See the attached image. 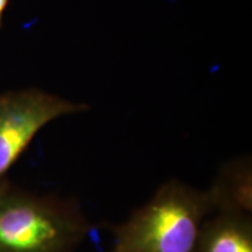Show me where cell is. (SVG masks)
I'll list each match as a JSON object with an SVG mask.
<instances>
[{"mask_svg": "<svg viewBox=\"0 0 252 252\" xmlns=\"http://www.w3.org/2000/svg\"><path fill=\"white\" fill-rule=\"evenodd\" d=\"M214 212L209 188L171 179L127 220L105 226L117 252H198L203 224Z\"/></svg>", "mask_w": 252, "mask_h": 252, "instance_id": "obj_1", "label": "cell"}, {"mask_svg": "<svg viewBox=\"0 0 252 252\" xmlns=\"http://www.w3.org/2000/svg\"><path fill=\"white\" fill-rule=\"evenodd\" d=\"M93 228L74 198L0 186V252H74Z\"/></svg>", "mask_w": 252, "mask_h": 252, "instance_id": "obj_2", "label": "cell"}, {"mask_svg": "<svg viewBox=\"0 0 252 252\" xmlns=\"http://www.w3.org/2000/svg\"><path fill=\"white\" fill-rule=\"evenodd\" d=\"M87 110L89 105L86 103L72 102L33 88L0 94V186L47 124Z\"/></svg>", "mask_w": 252, "mask_h": 252, "instance_id": "obj_3", "label": "cell"}, {"mask_svg": "<svg viewBox=\"0 0 252 252\" xmlns=\"http://www.w3.org/2000/svg\"><path fill=\"white\" fill-rule=\"evenodd\" d=\"M198 252H252L251 214L214 212L203 224Z\"/></svg>", "mask_w": 252, "mask_h": 252, "instance_id": "obj_4", "label": "cell"}, {"mask_svg": "<svg viewBox=\"0 0 252 252\" xmlns=\"http://www.w3.org/2000/svg\"><path fill=\"white\" fill-rule=\"evenodd\" d=\"M216 210L252 214V167L248 158L236 159L220 168L209 187Z\"/></svg>", "mask_w": 252, "mask_h": 252, "instance_id": "obj_5", "label": "cell"}, {"mask_svg": "<svg viewBox=\"0 0 252 252\" xmlns=\"http://www.w3.org/2000/svg\"><path fill=\"white\" fill-rule=\"evenodd\" d=\"M9 0H0V28L2 26V19H4V13L7 7Z\"/></svg>", "mask_w": 252, "mask_h": 252, "instance_id": "obj_6", "label": "cell"}, {"mask_svg": "<svg viewBox=\"0 0 252 252\" xmlns=\"http://www.w3.org/2000/svg\"><path fill=\"white\" fill-rule=\"evenodd\" d=\"M111 252H117V251H116V250H115V249H112V251H111Z\"/></svg>", "mask_w": 252, "mask_h": 252, "instance_id": "obj_7", "label": "cell"}]
</instances>
